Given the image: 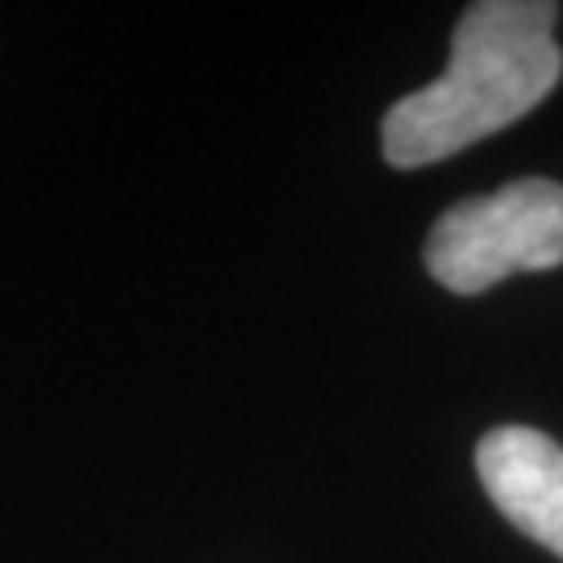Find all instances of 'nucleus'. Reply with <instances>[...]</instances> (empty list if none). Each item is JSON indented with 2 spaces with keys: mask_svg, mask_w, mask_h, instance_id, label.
Masks as SVG:
<instances>
[{
  "mask_svg": "<svg viewBox=\"0 0 563 563\" xmlns=\"http://www.w3.org/2000/svg\"><path fill=\"white\" fill-rule=\"evenodd\" d=\"M563 263V184L530 176L501 192L451 205L426 239L430 276L460 292H484L518 272Z\"/></svg>",
  "mask_w": 563,
  "mask_h": 563,
  "instance_id": "f03ea898",
  "label": "nucleus"
},
{
  "mask_svg": "<svg viewBox=\"0 0 563 563\" xmlns=\"http://www.w3.org/2000/svg\"><path fill=\"white\" fill-rule=\"evenodd\" d=\"M476 472L505 518L563 560V446L543 430L501 426L476 446Z\"/></svg>",
  "mask_w": 563,
  "mask_h": 563,
  "instance_id": "7ed1b4c3",
  "label": "nucleus"
},
{
  "mask_svg": "<svg viewBox=\"0 0 563 563\" xmlns=\"http://www.w3.org/2000/svg\"><path fill=\"white\" fill-rule=\"evenodd\" d=\"M560 4L481 0L455 25L451 63L434 84L388 109L380 130L393 167H426L530 113L560 84Z\"/></svg>",
  "mask_w": 563,
  "mask_h": 563,
  "instance_id": "f257e3e1",
  "label": "nucleus"
}]
</instances>
